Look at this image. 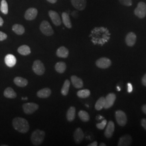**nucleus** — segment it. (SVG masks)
I'll use <instances>...</instances> for the list:
<instances>
[{"label":"nucleus","mask_w":146,"mask_h":146,"mask_svg":"<svg viewBox=\"0 0 146 146\" xmlns=\"http://www.w3.org/2000/svg\"><path fill=\"white\" fill-rule=\"evenodd\" d=\"M13 125L16 131L21 133H26L29 129L27 120L22 117H15L13 120Z\"/></svg>","instance_id":"obj_1"},{"label":"nucleus","mask_w":146,"mask_h":146,"mask_svg":"<svg viewBox=\"0 0 146 146\" xmlns=\"http://www.w3.org/2000/svg\"><path fill=\"white\" fill-rule=\"evenodd\" d=\"M45 132L44 131L37 129L34 131L31 135V143L34 146H38L41 145L44 141L45 137Z\"/></svg>","instance_id":"obj_2"},{"label":"nucleus","mask_w":146,"mask_h":146,"mask_svg":"<svg viewBox=\"0 0 146 146\" xmlns=\"http://www.w3.org/2000/svg\"><path fill=\"white\" fill-rule=\"evenodd\" d=\"M40 29L46 36H51L54 34V31L50 23L47 21H43L40 26Z\"/></svg>","instance_id":"obj_3"},{"label":"nucleus","mask_w":146,"mask_h":146,"mask_svg":"<svg viewBox=\"0 0 146 146\" xmlns=\"http://www.w3.org/2000/svg\"><path fill=\"white\" fill-rule=\"evenodd\" d=\"M134 14L140 19L144 18L146 15V3L143 2H139L134 11Z\"/></svg>","instance_id":"obj_4"},{"label":"nucleus","mask_w":146,"mask_h":146,"mask_svg":"<svg viewBox=\"0 0 146 146\" xmlns=\"http://www.w3.org/2000/svg\"><path fill=\"white\" fill-rule=\"evenodd\" d=\"M33 70L34 72L38 75H42L45 72V67L43 63L40 60H35L33 65Z\"/></svg>","instance_id":"obj_5"},{"label":"nucleus","mask_w":146,"mask_h":146,"mask_svg":"<svg viewBox=\"0 0 146 146\" xmlns=\"http://www.w3.org/2000/svg\"><path fill=\"white\" fill-rule=\"evenodd\" d=\"M23 110L25 114H31L38 108V105L35 103H26L22 106Z\"/></svg>","instance_id":"obj_6"},{"label":"nucleus","mask_w":146,"mask_h":146,"mask_svg":"<svg viewBox=\"0 0 146 146\" xmlns=\"http://www.w3.org/2000/svg\"><path fill=\"white\" fill-rule=\"evenodd\" d=\"M115 117L117 123L120 126H124L125 125L127 119L125 113L122 110H117L115 113Z\"/></svg>","instance_id":"obj_7"},{"label":"nucleus","mask_w":146,"mask_h":146,"mask_svg":"<svg viewBox=\"0 0 146 146\" xmlns=\"http://www.w3.org/2000/svg\"><path fill=\"white\" fill-rule=\"evenodd\" d=\"M111 64V61L107 58H101L98 60L96 62V65L98 67L101 69L109 68Z\"/></svg>","instance_id":"obj_8"},{"label":"nucleus","mask_w":146,"mask_h":146,"mask_svg":"<svg viewBox=\"0 0 146 146\" xmlns=\"http://www.w3.org/2000/svg\"><path fill=\"white\" fill-rule=\"evenodd\" d=\"M48 14L50 19L52 20V23L56 26H60L61 25L62 21L57 12L54 11H49L48 12Z\"/></svg>","instance_id":"obj_9"},{"label":"nucleus","mask_w":146,"mask_h":146,"mask_svg":"<svg viewBox=\"0 0 146 146\" xmlns=\"http://www.w3.org/2000/svg\"><path fill=\"white\" fill-rule=\"evenodd\" d=\"M38 11L35 8H30L27 10L25 14V18L28 21H32L36 19Z\"/></svg>","instance_id":"obj_10"},{"label":"nucleus","mask_w":146,"mask_h":146,"mask_svg":"<svg viewBox=\"0 0 146 146\" xmlns=\"http://www.w3.org/2000/svg\"><path fill=\"white\" fill-rule=\"evenodd\" d=\"M116 95L114 93H110L105 98V105L104 108L107 110L113 106L116 100Z\"/></svg>","instance_id":"obj_11"},{"label":"nucleus","mask_w":146,"mask_h":146,"mask_svg":"<svg viewBox=\"0 0 146 146\" xmlns=\"http://www.w3.org/2000/svg\"><path fill=\"white\" fill-rule=\"evenodd\" d=\"M73 7L78 11H84L87 5L86 0H71Z\"/></svg>","instance_id":"obj_12"},{"label":"nucleus","mask_w":146,"mask_h":146,"mask_svg":"<svg viewBox=\"0 0 146 146\" xmlns=\"http://www.w3.org/2000/svg\"><path fill=\"white\" fill-rule=\"evenodd\" d=\"M74 141L76 143L79 144L84 140V133L82 130L80 128H77L74 133Z\"/></svg>","instance_id":"obj_13"},{"label":"nucleus","mask_w":146,"mask_h":146,"mask_svg":"<svg viewBox=\"0 0 146 146\" xmlns=\"http://www.w3.org/2000/svg\"><path fill=\"white\" fill-rule=\"evenodd\" d=\"M115 129V125L113 121H110L104 131V135L107 138H110L114 133Z\"/></svg>","instance_id":"obj_14"},{"label":"nucleus","mask_w":146,"mask_h":146,"mask_svg":"<svg viewBox=\"0 0 146 146\" xmlns=\"http://www.w3.org/2000/svg\"><path fill=\"white\" fill-rule=\"evenodd\" d=\"M136 40V35L135 33L131 32L128 33L125 37V42L127 46L129 47L133 46L135 43Z\"/></svg>","instance_id":"obj_15"},{"label":"nucleus","mask_w":146,"mask_h":146,"mask_svg":"<svg viewBox=\"0 0 146 146\" xmlns=\"http://www.w3.org/2000/svg\"><path fill=\"white\" fill-rule=\"evenodd\" d=\"M5 61L6 65L9 67H13L16 63L15 56L12 54H8L5 56Z\"/></svg>","instance_id":"obj_16"},{"label":"nucleus","mask_w":146,"mask_h":146,"mask_svg":"<svg viewBox=\"0 0 146 146\" xmlns=\"http://www.w3.org/2000/svg\"><path fill=\"white\" fill-rule=\"evenodd\" d=\"M71 81L73 86L76 88H81L84 86V83L82 79L79 78L75 75H73L71 76Z\"/></svg>","instance_id":"obj_17"},{"label":"nucleus","mask_w":146,"mask_h":146,"mask_svg":"<svg viewBox=\"0 0 146 146\" xmlns=\"http://www.w3.org/2000/svg\"><path fill=\"white\" fill-rule=\"evenodd\" d=\"M51 93H52V91L50 89L48 88H44L37 92V96L40 98L46 99L49 97L50 95H51Z\"/></svg>","instance_id":"obj_18"},{"label":"nucleus","mask_w":146,"mask_h":146,"mask_svg":"<svg viewBox=\"0 0 146 146\" xmlns=\"http://www.w3.org/2000/svg\"><path fill=\"white\" fill-rule=\"evenodd\" d=\"M131 136L125 135L120 138L118 143L119 146H127L131 145Z\"/></svg>","instance_id":"obj_19"},{"label":"nucleus","mask_w":146,"mask_h":146,"mask_svg":"<svg viewBox=\"0 0 146 146\" xmlns=\"http://www.w3.org/2000/svg\"><path fill=\"white\" fill-rule=\"evenodd\" d=\"M69 55L68 49L65 47H60L56 51V55L58 58H67Z\"/></svg>","instance_id":"obj_20"},{"label":"nucleus","mask_w":146,"mask_h":146,"mask_svg":"<svg viewBox=\"0 0 146 146\" xmlns=\"http://www.w3.org/2000/svg\"><path fill=\"white\" fill-rule=\"evenodd\" d=\"M14 82L16 86L20 87H25L28 84L27 80L22 77H16L14 79Z\"/></svg>","instance_id":"obj_21"},{"label":"nucleus","mask_w":146,"mask_h":146,"mask_svg":"<svg viewBox=\"0 0 146 146\" xmlns=\"http://www.w3.org/2000/svg\"><path fill=\"white\" fill-rule=\"evenodd\" d=\"M4 96L8 99H15L17 96V94L13 89L8 87L4 91Z\"/></svg>","instance_id":"obj_22"},{"label":"nucleus","mask_w":146,"mask_h":146,"mask_svg":"<svg viewBox=\"0 0 146 146\" xmlns=\"http://www.w3.org/2000/svg\"><path fill=\"white\" fill-rule=\"evenodd\" d=\"M62 18L63 23L64 25V26L68 28H71L72 27V25L68 13L63 12L62 14Z\"/></svg>","instance_id":"obj_23"},{"label":"nucleus","mask_w":146,"mask_h":146,"mask_svg":"<svg viewBox=\"0 0 146 146\" xmlns=\"http://www.w3.org/2000/svg\"><path fill=\"white\" fill-rule=\"evenodd\" d=\"M76 109L74 107H70L67 113V119L68 121L72 122L75 118Z\"/></svg>","instance_id":"obj_24"},{"label":"nucleus","mask_w":146,"mask_h":146,"mask_svg":"<svg viewBox=\"0 0 146 146\" xmlns=\"http://www.w3.org/2000/svg\"><path fill=\"white\" fill-rule=\"evenodd\" d=\"M19 53H20L22 55L26 56L31 54V50L30 47L27 45H22L19 47L17 49Z\"/></svg>","instance_id":"obj_25"},{"label":"nucleus","mask_w":146,"mask_h":146,"mask_svg":"<svg viewBox=\"0 0 146 146\" xmlns=\"http://www.w3.org/2000/svg\"><path fill=\"white\" fill-rule=\"evenodd\" d=\"M12 29L15 34L19 35H22L25 32V27L22 25L19 24H15L13 25L12 27Z\"/></svg>","instance_id":"obj_26"},{"label":"nucleus","mask_w":146,"mask_h":146,"mask_svg":"<svg viewBox=\"0 0 146 146\" xmlns=\"http://www.w3.org/2000/svg\"><path fill=\"white\" fill-rule=\"evenodd\" d=\"M67 66L66 63L64 62H58L56 63L55 66V69L56 71L58 73L62 74L66 70Z\"/></svg>","instance_id":"obj_27"},{"label":"nucleus","mask_w":146,"mask_h":146,"mask_svg":"<svg viewBox=\"0 0 146 146\" xmlns=\"http://www.w3.org/2000/svg\"><path fill=\"white\" fill-rule=\"evenodd\" d=\"M70 86V82L68 80H65L64 84L63 85L62 88L61 89V94L63 96L67 95L69 90V87Z\"/></svg>","instance_id":"obj_28"},{"label":"nucleus","mask_w":146,"mask_h":146,"mask_svg":"<svg viewBox=\"0 0 146 146\" xmlns=\"http://www.w3.org/2000/svg\"><path fill=\"white\" fill-rule=\"evenodd\" d=\"M105 105V98L101 97L97 101L95 106V108L97 110H101L104 108Z\"/></svg>","instance_id":"obj_29"},{"label":"nucleus","mask_w":146,"mask_h":146,"mask_svg":"<svg viewBox=\"0 0 146 146\" xmlns=\"http://www.w3.org/2000/svg\"><path fill=\"white\" fill-rule=\"evenodd\" d=\"M78 116L80 119L83 122H88L90 119V116L88 113L84 110H80L78 112Z\"/></svg>","instance_id":"obj_30"},{"label":"nucleus","mask_w":146,"mask_h":146,"mask_svg":"<svg viewBox=\"0 0 146 146\" xmlns=\"http://www.w3.org/2000/svg\"><path fill=\"white\" fill-rule=\"evenodd\" d=\"M90 95V92L88 89H82L78 92L77 95L78 98L84 99L89 97Z\"/></svg>","instance_id":"obj_31"},{"label":"nucleus","mask_w":146,"mask_h":146,"mask_svg":"<svg viewBox=\"0 0 146 146\" xmlns=\"http://www.w3.org/2000/svg\"><path fill=\"white\" fill-rule=\"evenodd\" d=\"M0 11L5 15H7L8 13V5L5 0H2L1 3Z\"/></svg>","instance_id":"obj_32"},{"label":"nucleus","mask_w":146,"mask_h":146,"mask_svg":"<svg viewBox=\"0 0 146 146\" xmlns=\"http://www.w3.org/2000/svg\"><path fill=\"white\" fill-rule=\"evenodd\" d=\"M107 120H103L101 123H97L96 124V127L99 129L100 130H103L105 128V127L107 125Z\"/></svg>","instance_id":"obj_33"},{"label":"nucleus","mask_w":146,"mask_h":146,"mask_svg":"<svg viewBox=\"0 0 146 146\" xmlns=\"http://www.w3.org/2000/svg\"><path fill=\"white\" fill-rule=\"evenodd\" d=\"M121 4L125 6H131L132 5V0H119Z\"/></svg>","instance_id":"obj_34"},{"label":"nucleus","mask_w":146,"mask_h":146,"mask_svg":"<svg viewBox=\"0 0 146 146\" xmlns=\"http://www.w3.org/2000/svg\"><path fill=\"white\" fill-rule=\"evenodd\" d=\"M7 35L2 31H0V41L5 40V39H7Z\"/></svg>","instance_id":"obj_35"},{"label":"nucleus","mask_w":146,"mask_h":146,"mask_svg":"<svg viewBox=\"0 0 146 146\" xmlns=\"http://www.w3.org/2000/svg\"><path fill=\"white\" fill-rule=\"evenodd\" d=\"M133 91V86L131 83L128 84V92L129 93H131Z\"/></svg>","instance_id":"obj_36"},{"label":"nucleus","mask_w":146,"mask_h":146,"mask_svg":"<svg viewBox=\"0 0 146 146\" xmlns=\"http://www.w3.org/2000/svg\"><path fill=\"white\" fill-rule=\"evenodd\" d=\"M141 125L142 127L146 130V119H143L141 121Z\"/></svg>","instance_id":"obj_37"},{"label":"nucleus","mask_w":146,"mask_h":146,"mask_svg":"<svg viewBox=\"0 0 146 146\" xmlns=\"http://www.w3.org/2000/svg\"><path fill=\"white\" fill-rule=\"evenodd\" d=\"M142 84L146 87V74L143 76V78L142 79Z\"/></svg>","instance_id":"obj_38"},{"label":"nucleus","mask_w":146,"mask_h":146,"mask_svg":"<svg viewBox=\"0 0 146 146\" xmlns=\"http://www.w3.org/2000/svg\"><path fill=\"white\" fill-rule=\"evenodd\" d=\"M88 146H98V142L96 141H94L93 143H90L88 145Z\"/></svg>","instance_id":"obj_39"},{"label":"nucleus","mask_w":146,"mask_h":146,"mask_svg":"<svg viewBox=\"0 0 146 146\" xmlns=\"http://www.w3.org/2000/svg\"><path fill=\"white\" fill-rule=\"evenodd\" d=\"M47 1L48 2H49V3H50L54 4V3H55L57 2L58 0H47Z\"/></svg>","instance_id":"obj_40"},{"label":"nucleus","mask_w":146,"mask_h":146,"mask_svg":"<svg viewBox=\"0 0 146 146\" xmlns=\"http://www.w3.org/2000/svg\"><path fill=\"white\" fill-rule=\"evenodd\" d=\"M3 23H4L3 20V19H2V18L0 16V27H2L3 26Z\"/></svg>","instance_id":"obj_41"},{"label":"nucleus","mask_w":146,"mask_h":146,"mask_svg":"<svg viewBox=\"0 0 146 146\" xmlns=\"http://www.w3.org/2000/svg\"><path fill=\"white\" fill-rule=\"evenodd\" d=\"M142 110H143V111L146 114V104L144 105V106L142 107Z\"/></svg>","instance_id":"obj_42"},{"label":"nucleus","mask_w":146,"mask_h":146,"mask_svg":"<svg viewBox=\"0 0 146 146\" xmlns=\"http://www.w3.org/2000/svg\"><path fill=\"white\" fill-rule=\"evenodd\" d=\"M100 146H106V144H104V143H101L100 145Z\"/></svg>","instance_id":"obj_43"},{"label":"nucleus","mask_w":146,"mask_h":146,"mask_svg":"<svg viewBox=\"0 0 146 146\" xmlns=\"http://www.w3.org/2000/svg\"><path fill=\"white\" fill-rule=\"evenodd\" d=\"M117 90H118L119 91H120V90H121V89L119 87H117Z\"/></svg>","instance_id":"obj_44"},{"label":"nucleus","mask_w":146,"mask_h":146,"mask_svg":"<svg viewBox=\"0 0 146 146\" xmlns=\"http://www.w3.org/2000/svg\"><path fill=\"white\" fill-rule=\"evenodd\" d=\"M27 99H28V98H22V100H25Z\"/></svg>","instance_id":"obj_45"}]
</instances>
